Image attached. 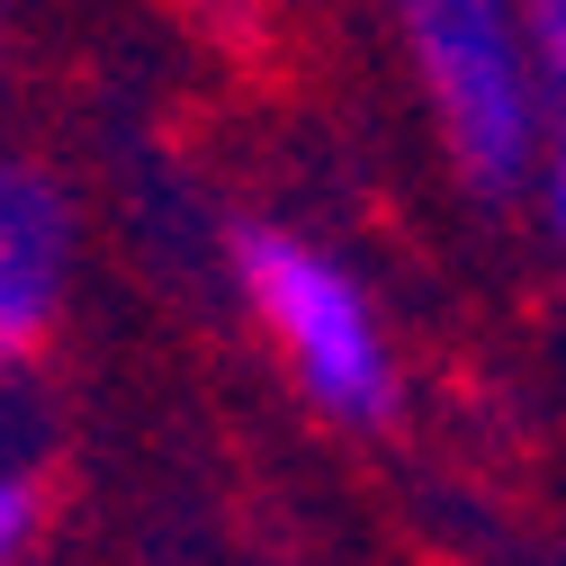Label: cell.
Here are the masks:
<instances>
[{"label": "cell", "mask_w": 566, "mask_h": 566, "mask_svg": "<svg viewBox=\"0 0 566 566\" xmlns=\"http://www.w3.org/2000/svg\"><path fill=\"white\" fill-rule=\"evenodd\" d=\"M531 198H539V226H548V243L566 252V126L548 135V154H539V171H531Z\"/></svg>", "instance_id": "obj_6"}, {"label": "cell", "mask_w": 566, "mask_h": 566, "mask_svg": "<svg viewBox=\"0 0 566 566\" xmlns=\"http://www.w3.org/2000/svg\"><path fill=\"white\" fill-rule=\"evenodd\" d=\"M396 36L422 82L459 180L476 189H531L557 108L539 82V45L522 0H396Z\"/></svg>", "instance_id": "obj_1"}, {"label": "cell", "mask_w": 566, "mask_h": 566, "mask_svg": "<svg viewBox=\"0 0 566 566\" xmlns=\"http://www.w3.org/2000/svg\"><path fill=\"white\" fill-rule=\"evenodd\" d=\"M36 522H45V504H36V476H28V468H0V566H19V557H28Z\"/></svg>", "instance_id": "obj_4"}, {"label": "cell", "mask_w": 566, "mask_h": 566, "mask_svg": "<svg viewBox=\"0 0 566 566\" xmlns=\"http://www.w3.org/2000/svg\"><path fill=\"white\" fill-rule=\"evenodd\" d=\"M234 289L252 306V324L279 342L297 396L333 422H387L405 396L396 342L378 297L360 289V270L333 261L324 243L289 234V226H234Z\"/></svg>", "instance_id": "obj_2"}, {"label": "cell", "mask_w": 566, "mask_h": 566, "mask_svg": "<svg viewBox=\"0 0 566 566\" xmlns=\"http://www.w3.org/2000/svg\"><path fill=\"white\" fill-rule=\"evenodd\" d=\"M0 91H10V19H0Z\"/></svg>", "instance_id": "obj_7"}, {"label": "cell", "mask_w": 566, "mask_h": 566, "mask_svg": "<svg viewBox=\"0 0 566 566\" xmlns=\"http://www.w3.org/2000/svg\"><path fill=\"white\" fill-rule=\"evenodd\" d=\"M531 10V45H539V82H548V108L566 126V0H522Z\"/></svg>", "instance_id": "obj_5"}, {"label": "cell", "mask_w": 566, "mask_h": 566, "mask_svg": "<svg viewBox=\"0 0 566 566\" xmlns=\"http://www.w3.org/2000/svg\"><path fill=\"white\" fill-rule=\"evenodd\" d=\"M73 261H82L73 189L28 154H0V387H19L28 360L54 342Z\"/></svg>", "instance_id": "obj_3"}]
</instances>
